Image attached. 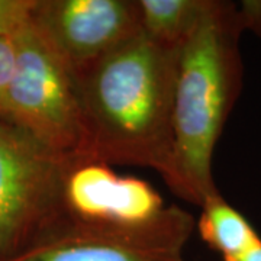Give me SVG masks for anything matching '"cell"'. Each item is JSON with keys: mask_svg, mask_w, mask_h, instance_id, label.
Instances as JSON below:
<instances>
[{"mask_svg": "<svg viewBox=\"0 0 261 261\" xmlns=\"http://www.w3.org/2000/svg\"><path fill=\"white\" fill-rule=\"evenodd\" d=\"M29 22L73 77L141 32L138 0H35Z\"/></svg>", "mask_w": 261, "mask_h": 261, "instance_id": "obj_6", "label": "cell"}, {"mask_svg": "<svg viewBox=\"0 0 261 261\" xmlns=\"http://www.w3.org/2000/svg\"><path fill=\"white\" fill-rule=\"evenodd\" d=\"M8 261H185L181 252L61 225Z\"/></svg>", "mask_w": 261, "mask_h": 261, "instance_id": "obj_7", "label": "cell"}, {"mask_svg": "<svg viewBox=\"0 0 261 261\" xmlns=\"http://www.w3.org/2000/svg\"><path fill=\"white\" fill-rule=\"evenodd\" d=\"M16 58H18V45H16L15 34L13 35L0 34V115L9 84L16 68Z\"/></svg>", "mask_w": 261, "mask_h": 261, "instance_id": "obj_11", "label": "cell"}, {"mask_svg": "<svg viewBox=\"0 0 261 261\" xmlns=\"http://www.w3.org/2000/svg\"><path fill=\"white\" fill-rule=\"evenodd\" d=\"M196 228L202 241L219 252L224 261L237 258L261 244V237L248 219L221 193L206 199Z\"/></svg>", "mask_w": 261, "mask_h": 261, "instance_id": "obj_8", "label": "cell"}, {"mask_svg": "<svg viewBox=\"0 0 261 261\" xmlns=\"http://www.w3.org/2000/svg\"><path fill=\"white\" fill-rule=\"evenodd\" d=\"M61 225L181 252L196 222L185 209L166 205L148 181L80 161L65 173Z\"/></svg>", "mask_w": 261, "mask_h": 261, "instance_id": "obj_3", "label": "cell"}, {"mask_svg": "<svg viewBox=\"0 0 261 261\" xmlns=\"http://www.w3.org/2000/svg\"><path fill=\"white\" fill-rule=\"evenodd\" d=\"M16 68L0 121L74 164L89 160L87 134L74 77L28 22L15 34Z\"/></svg>", "mask_w": 261, "mask_h": 261, "instance_id": "obj_4", "label": "cell"}, {"mask_svg": "<svg viewBox=\"0 0 261 261\" xmlns=\"http://www.w3.org/2000/svg\"><path fill=\"white\" fill-rule=\"evenodd\" d=\"M181 48L141 31L74 77L89 160L173 176V112Z\"/></svg>", "mask_w": 261, "mask_h": 261, "instance_id": "obj_1", "label": "cell"}, {"mask_svg": "<svg viewBox=\"0 0 261 261\" xmlns=\"http://www.w3.org/2000/svg\"><path fill=\"white\" fill-rule=\"evenodd\" d=\"M238 16L244 31L261 37V0H245L238 6Z\"/></svg>", "mask_w": 261, "mask_h": 261, "instance_id": "obj_12", "label": "cell"}, {"mask_svg": "<svg viewBox=\"0 0 261 261\" xmlns=\"http://www.w3.org/2000/svg\"><path fill=\"white\" fill-rule=\"evenodd\" d=\"M238 6L207 0L181 47L173 112L171 192L196 206L218 195L212 174L216 144L243 89Z\"/></svg>", "mask_w": 261, "mask_h": 261, "instance_id": "obj_2", "label": "cell"}, {"mask_svg": "<svg viewBox=\"0 0 261 261\" xmlns=\"http://www.w3.org/2000/svg\"><path fill=\"white\" fill-rule=\"evenodd\" d=\"M35 0H0V34L13 35L29 22Z\"/></svg>", "mask_w": 261, "mask_h": 261, "instance_id": "obj_10", "label": "cell"}, {"mask_svg": "<svg viewBox=\"0 0 261 261\" xmlns=\"http://www.w3.org/2000/svg\"><path fill=\"white\" fill-rule=\"evenodd\" d=\"M207 0H138L141 31L168 47L181 48Z\"/></svg>", "mask_w": 261, "mask_h": 261, "instance_id": "obj_9", "label": "cell"}, {"mask_svg": "<svg viewBox=\"0 0 261 261\" xmlns=\"http://www.w3.org/2000/svg\"><path fill=\"white\" fill-rule=\"evenodd\" d=\"M70 166L0 121V261L27 251L61 226Z\"/></svg>", "mask_w": 261, "mask_h": 261, "instance_id": "obj_5", "label": "cell"}, {"mask_svg": "<svg viewBox=\"0 0 261 261\" xmlns=\"http://www.w3.org/2000/svg\"><path fill=\"white\" fill-rule=\"evenodd\" d=\"M229 261H261V244L257 245V247H254L250 251L243 254V255H240V257L232 258V260Z\"/></svg>", "mask_w": 261, "mask_h": 261, "instance_id": "obj_13", "label": "cell"}]
</instances>
